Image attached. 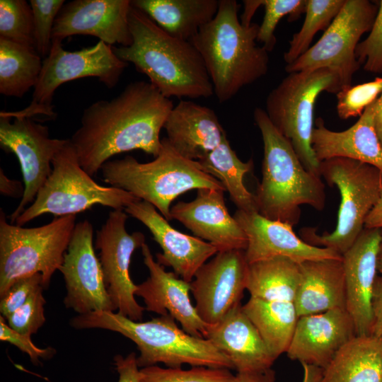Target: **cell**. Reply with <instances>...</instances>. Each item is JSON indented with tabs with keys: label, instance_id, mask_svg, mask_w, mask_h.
<instances>
[{
	"label": "cell",
	"instance_id": "19",
	"mask_svg": "<svg viewBox=\"0 0 382 382\" xmlns=\"http://www.w3.org/2000/svg\"><path fill=\"white\" fill-rule=\"evenodd\" d=\"M125 212L141 222L162 249L157 262L170 267L173 272L190 283L197 270L218 253L211 243L173 228L150 203L138 200L128 205Z\"/></svg>",
	"mask_w": 382,
	"mask_h": 382
},
{
	"label": "cell",
	"instance_id": "31",
	"mask_svg": "<svg viewBox=\"0 0 382 382\" xmlns=\"http://www.w3.org/2000/svg\"><path fill=\"white\" fill-rule=\"evenodd\" d=\"M242 308L273 357L277 359L286 353L299 319L294 303L250 297Z\"/></svg>",
	"mask_w": 382,
	"mask_h": 382
},
{
	"label": "cell",
	"instance_id": "33",
	"mask_svg": "<svg viewBox=\"0 0 382 382\" xmlns=\"http://www.w3.org/2000/svg\"><path fill=\"white\" fill-rule=\"evenodd\" d=\"M42 66L35 49L0 37V93L23 97L35 87Z\"/></svg>",
	"mask_w": 382,
	"mask_h": 382
},
{
	"label": "cell",
	"instance_id": "13",
	"mask_svg": "<svg viewBox=\"0 0 382 382\" xmlns=\"http://www.w3.org/2000/svg\"><path fill=\"white\" fill-rule=\"evenodd\" d=\"M127 214L112 209L96 232L95 247L99 250L105 285L117 313L134 321H141L145 308L135 299L137 285L129 274L131 257L145 243L139 231L129 233L125 227Z\"/></svg>",
	"mask_w": 382,
	"mask_h": 382
},
{
	"label": "cell",
	"instance_id": "38",
	"mask_svg": "<svg viewBox=\"0 0 382 382\" xmlns=\"http://www.w3.org/2000/svg\"><path fill=\"white\" fill-rule=\"evenodd\" d=\"M382 93V77L342 88L337 94V112L342 120L360 116Z\"/></svg>",
	"mask_w": 382,
	"mask_h": 382
},
{
	"label": "cell",
	"instance_id": "50",
	"mask_svg": "<svg viewBox=\"0 0 382 382\" xmlns=\"http://www.w3.org/2000/svg\"><path fill=\"white\" fill-rule=\"evenodd\" d=\"M303 368L302 382H319L323 374V369L307 364H301Z\"/></svg>",
	"mask_w": 382,
	"mask_h": 382
},
{
	"label": "cell",
	"instance_id": "12",
	"mask_svg": "<svg viewBox=\"0 0 382 382\" xmlns=\"http://www.w3.org/2000/svg\"><path fill=\"white\" fill-rule=\"evenodd\" d=\"M378 10L369 0H345V3L322 37L289 64L288 74L328 68L338 73L342 88L352 86L360 64L355 50L361 37L371 30Z\"/></svg>",
	"mask_w": 382,
	"mask_h": 382
},
{
	"label": "cell",
	"instance_id": "4",
	"mask_svg": "<svg viewBox=\"0 0 382 382\" xmlns=\"http://www.w3.org/2000/svg\"><path fill=\"white\" fill-rule=\"evenodd\" d=\"M253 117L263 141L262 177L255 195L258 212L294 226L301 205L323 209L324 183L320 176L304 168L291 141L272 125L265 110L256 108Z\"/></svg>",
	"mask_w": 382,
	"mask_h": 382
},
{
	"label": "cell",
	"instance_id": "41",
	"mask_svg": "<svg viewBox=\"0 0 382 382\" xmlns=\"http://www.w3.org/2000/svg\"><path fill=\"white\" fill-rule=\"evenodd\" d=\"M378 10L368 37L359 42L355 56L366 71L382 74V0L378 1Z\"/></svg>",
	"mask_w": 382,
	"mask_h": 382
},
{
	"label": "cell",
	"instance_id": "36",
	"mask_svg": "<svg viewBox=\"0 0 382 382\" xmlns=\"http://www.w3.org/2000/svg\"><path fill=\"white\" fill-rule=\"evenodd\" d=\"M230 369L207 366L162 368L156 365L139 369V382H235Z\"/></svg>",
	"mask_w": 382,
	"mask_h": 382
},
{
	"label": "cell",
	"instance_id": "37",
	"mask_svg": "<svg viewBox=\"0 0 382 382\" xmlns=\"http://www.w3.org/2000/svg\"><path fill=\"white\" fill-rule=\"evenodd\" d=\"M307 0H261L265 15L259 25L257 41L268 52L274 48L277 38L275 29L281 18L289 16V21L297 20L305 13Z\"/></svg>",
	"mask_w": 382,
	"mask_h": 382
},
{
	"label": "cell",
	"instance_id": "26",
	"mask_svg": "<svg viewBox=\"0 0 382 382\" xmlns=\"http://www.w3.org/2000/svg\"><path fill=\"white\" fill-rule=\"evenodd\" d=\"M375 101L344 131L330 130L322 118L316 120L311 144L320 162L335 157L351 158L376 167L382 175V145L374 122Z\"/></svg>",
	"mask_w": 382,
	"mask_h": 382
},
{
	"label": "cell",
	"instance_id": "44",
	"mask_svg": "<svg viewBox=\"0 0 382 382\" xmlns=\"http://www.w3.org/2000/svg\"><path fill=\"white\" fill-rule=\"evenodd\" d=\"M114 364L119 375L118 382H139V367L135 352L126 357L117 354L114 357Z\"/></svg>",
	"mask_w": 382,
	"mask_h": 382
},
{
	"label": "cell",
	"instance_id": "3",
	"mask_svg": "<svg viewBox=\"0 0 382 382\" xmlns=\"http://www.w3.org/2000/svg\"><path fill=\"white\" fill-rule=\"evenodd\" d=\"M235 0H219L214 18L190 41L199 51L221 103L233 98L268 71V52L257 44L259 25L238 18Z\"/></svg>",
	"mask_w": 382,
	"mask_h": 382
},
{
	"label": "cell",
	"instance_id": "21",
	"mask_svg": "<svg viewBox=\"0 0 382 382\" xmlns=\"http://www.w3.org/2000/svg\"><path fill=\"white\" fill-rule=\"evenodd\" d=\"M381 239L378 228H364L352 247L342 256L346 289V310L356 335H371V299L376 278Z\"/></svg>",
	"mask_w": 382,
	"mask_h": 382
},
{
	"label": "cell",
	"instance_id": "51",
	"mask_svg": "<svg viewBox=\"0 0 382 382\" xmlns=\"http://www.w3.org/2000/svg\"><path fill=\"white\" fill-rule=\"evenodd\" d=\"M374 122L377 136L382 145V93L375 101Z\"/></svg>",
	"mask_w": 382,
	"mask_h": 382
},
{
	"label": "cell",
	"instance_id": "14",
	"mask_svg": "<svg viewBox=\"0 0 382 382\" xmlns=\"http://www.w3.org/2000/svg\"><path fill=\"white\" fill-rule=\"evenodd\" d=\"M69 139H53L49 127L31 118H11L0 115L1 147L14 154L19 162L24 193L10 216L14 224L29 204L35 200L52 170V161Z\"/></svg>",
	"mask_w": 382,
	"mask_h": 382
},
{
	"label": "cell",
	"instance_id": "29",
	"mask_svg": "<svg viewBox=\"0 0 382 382\" xmlns=\"http://www.w3.org/2000/svg\"><path fill=\"white\" fill-rule=\"evenodd\" d=\"M319 382H382V338L354 337L323 369Z\"/></svg>",
	"mask_w": 382,
	"mask_h": 382
},
{
	"label": "cell",
	"instance_id": "2",
	"mask_svg": "<svg viewBox=\"0 0 382 382\" xmlns=\"http://www.w3.org/2000/svg\"><path fill=\"white\" fill-rule=\"evenodd\" d=\"M128 21L132 43L112 46L121 60L133 64L168 98L197 99L214 95L202 57L190 41L169 35L133 6Z\"/></svg>",
	"mask_w": 382,
	"mask_h": 382
},
{
	"label": "cell",
	"instance_id": "8",
	"mask_svg": "<svg viewBox=\"0 0 382 382\" xmlns=\"http://www.w3.org/2000/svg\"><path fill=\"white\" fill-rule=\"evenodd\" d=\"M76 215L55 217L50 223L24 228L8 223L0 211V297L18 279L40 273L49 287L59 270L76 225Z\"/></svg>",
	"mask_w": 382,
	"mask_h": 382
},
{
	"label": "cell",
	"instance_id": "18",
	"mask_svg": "<svg viewBox=\"0 0 382 382\" xmlns=\"http://www.w3.org/2000/svg\"><path fill=\"white\" fill-rule=\"evenodd\" d=\"M233 217L247 236L245 256L248 264L275 257H287L299 264L342 257L334 250L306 243L294 233L291 225L269 219L257 212L237 209Z\"/></svg>",
	"mask_w": 382,
	"mask_h": 382
},
{
	"label": "cell",
	"instance_id": "11",
	"mask_svg": "<svg viewBox=\"0 0 382 382\" xmlns=\"http://www.w3.org/2000/svg\"><path fill=\"white\" fill-rule=\"evenodd\" d=\"M62 42L57 40L52 41L50 53L42 60L29 105L21 110L1 111L0 115L10 118L42 116L54 119L57 114L52 99L62 84L78 79L96 77L107 88H112L128 65L115 54L112 46L103 41L71 52L65 50Z\"/></svg>",
	"mask_w": 382,
	"mask_h": 382
},
{
	"label": "cell",
	"instance_id": "34",
	"mask_svg": "<svg viewBox=\"0 0 382 382\" xmlns=\"http://www.w3.org/2000/svg\"><path fill=\"white\" fill-rule=\"evenodd\" d=\"M345 0H307L303 23L289 41V47L284 54V60L289 64L309 48L315 35L325 31L337 16Z\"/></svg>",
	"mask_w": 382,
	"mask_h": 382
},
{
	"label": "cell",
	"instance_id": "46",
	"mask_svg": "<svg viewBox=\"0 0 382 382\" xmlns=\"http://www.w3.org/2000/svg\"><path fill=\"white\" fill-rule=\"evenodd\" d=\"M25 187L22 183L17 180L8 178L3 169L0 168V192L1 195L18 198L21 197L24 193Z\"/></svg>",
	"mask_w": 382,
	"mask_h": 382
},
{
	"label": "cell",
	"instance_id": "15",
	"mask_svg": "<svg viewBox=\"0 0 382 382\" xmlns=\"http://www.w3.org/2000/svg\"><path fill=\"white\" fill-rule=\"evenodd\" d=\"M66 290L64 303L79 315L115 312L108 296L101 265L93 247V227L88 220L76 224L59 269Z\"/></svg>",
	"mask_w": 382,
	"mask_h": 382
},
{
	"label": "cell",
	"instance_id": "45",
	"mask_svg": "<svg viewBox=\"0 0 382 382\" xmlns=\"http://www.w3.org/2000/svg\"><path fill=\"white\" fill-rule=\"evenodd\" d=\"M373 325L371 335L382 338V274L376 276L371 299Z\"/></svg>",
	"mask_w": 382,
	"mask_h": 382
},
{
	"label": "cell",
	"instance_id": "22",
	"mask_svg": "<svg viewBox=\"0 0 382 382\" xmlns=\"http://www.w3.org/2000/svg\"><path fill=\"white\" fill-rule=\"evenodd\" d=\"M141 248L149 276L137 285L135 295L142 298L145 310L160 316L170 314L186 332L204 338L207 325L199 318L191 302L190 283L179 278L174 272H166L164 267L154 260L146 243Z\"/></svg>",
	"mask_w": 382,
	"mask_h": 382
},
{
	"label": "cell",
	"instance_id": "9",
	"mask_svg": "<svg viewBox=\"0 0 382 382\" xmlns=\"http://www.w3.org/2000/svg\"><path fill=\"white\" fill-rule=\"evenodd\" d=\"M342 88L338 73L322 68L289 73L266 99L272 125L291 141L304 168L319 176L320 162L311 144L314 105L323 91L337 94Z\"/></svg>",
	"mask_w": 382,
	"mask_h": 382
},
{
	"label": "cell",
	"instance_id": "47",
	"mask_svg": "<svg viewBox=\"0 0 382 382\" xmlns=\"http://www.w3.org/2000/svg\"><path fill=\"white\" fill-rule=\"evenodd\" d=\"M275 372L272 369L260 371L240 372L235 382H275Z\"/></svg>",
	"mask_w": 382,
	"mask_h": 382
},
{
	"label": "cell",
	"instance_id": "39",
	"mask_svg": "<svg viewBox=\"0 0 382 382\" xmlns=\"http://www.w3.org/2000/svg\"><path fill=\"white\" fill-rule=\"evenodd\" d=\"M64 0H30L33 14L35 49L45 58L52 47V30Z\"/></svg>",
	"mask_w": 382,
	"mask_h": 382
},
{
	"label": "cell",
	"instance_id": "27",
	"mask_svg": "<svg viewBox=\"0 0 382 382\" xmlns=\"http://www.w3.org/2000/svg\"><path fill=\"white\" fill-rule=\"evenodd\" d=\"M342 258L308 260L299 264L301 280L294 302L299 318L335 308L346 309Z\"/></svg>",
	"mask_w": 382,
	"mask_h": 382
},
{
	"label": "cell",
	"instance_id": "30",
	"mask_svg": "<svg viewBox=\"0 0 382 382\" xmlns=\"http://www.w3.org/2000/svg\"><path fill=\"white\" fill-rule=\"evenodd\" d=\"M301 280L299 263L275 257L248 264L246 289L253 298L294 303Z\"/></svg>",
	"mask_w": 382,
	"mask_h": 382
},
{
	"label": "cell",
	"instance_id": "10",
	"mask_svg": "<svg viewBox=\"0 0 382 382\" xmlns=\"http://www.w3.org/2000/svg\"><path fill=\"white\" fill-rule=\"evenodd\" d=\"M52 170L33 202L17 218L23 226L43 214L55 217L76 215L99 204L125 209L140 200L132 193L97 183L81 166L69 139L52 161Z\"/></svg>",
	"mask_w": 382,
	"mask_h": 382
},
{
	"label": "cell",
	"instance_id": "24",
	"mask_svg": "<svg viewBox=\"0 0 382 382\" xmlns=\"http://www.w3.org/2000/svg\"><path fill=\"white\" fill-rule=\"evenodd\" d=\"M204 338L227 357L237 373L271 369L276 360L241 304L216 324L207 325Z\"/></svg>",
	"mask_w": 382,
	"mask_h": 382
},
{
	"label": "cell",
	"instance_id": "28",
	"mask_svg": "<svg viewBox=\"0 0 382 382\" xmlns=\"http://www.w3.org/2000/svg\"><path fill=\"white\" fill-rule=\"evenodd\" d=\"M131 3L169 35L191 41L214 18L219 0H134Z\"/></svg>",
	"mask_w": 382,
	"mask_h": 382
},
{
	"label": "cell",
	"instance_id": "5",
	"mask_svg": "<svg viewBox=\"0 0 382 382\" xmlns=\"http://www.w3.org/2000/svg\"><path fill=\"white\" fill-rule=\"evenodd\" d=\"M70 324L76 329L108 330L129 339L139 351L137 357L139 368L163 363L168 368L188 364L233 369L231 361L209 340L188 334L170 314L142 322L117 312L96 311L78 315Z\"/></svg>",
	"mask_w": 382,
	"mask_h": 382
},
{
	"label": "cell",
	"instance_id": "25",
	"mask_svg": "<svg viewBox=\"0 0 382 382\" xmlns=\"http://www.w3.org/2000/svg\"><path fill=\"white\" fill-rule=\"evenodd\" d=\"M163 128L173 148L185 158L199 161L226 137L214 110L190 100H180Z\"/></svg>",
	"mask_w": 382,
	"mask_h": 382
},
{
	"label": "cell",
	"instance_id": "17",
	"mask_svg": "<svg viewBox=\"0 0 382 382\" xmlns=\"http://www.w3.org/2000/svg\"><path fill=\"white\" fill-rule=\"evenodd\" d=\"M129 0H74L64 3L52 30V40L88 35L112 46H128L132 38L128 16Z\"/></svg>",
	"mask_w": 382,
	"mask_h": 382
},
{
	"label": "cell",
	"instance_id": "6",
	"mask_svg": "<svg viewBox=\"0 0 382 382\" xmlns=\"http://www.w3.org/2000/svg\"><path fill=\"white\" fill-rule=\"evenodd\" d=\"M103 180L152 204L168 221L170 204L180 195L192 190H225L214 177L204 172L197 161L178 154L166 137L161 139L159 154L149 162L140 163L131 156L109 160L101 169Z\"/></svg>",
	"mask_w": 382,
	"mask_h": 382
},
{
	"label": "cell",
	"instance_id": "42",
	"mask_svg": "<svg viewBox=\"0 0 382 382\" xmlns=\"http://www.w3.org/2000/svg\"><path fill=\"white\" fill-rule=\"evenodd\" d=\"M41 286L43 287V279L40 273L28 275L16 280L4 296L0 297L1 316L6 320Z\"/></svg>",
	"mask_w": 382,
	"mask_h": 382
},
{
	"label": "cell",
	"instance_id": "43",
	"mask_svg": "<svg viewBox=\"0 0 382 382\" xmlns=\"http://www.w3.org/2000/svg\"><path fill=\"white\" fill-rule=\"evenodd\" d=\"M0 340L7 342L17 347L23 352L27 354L32 363L37 365L40 359L51 358L55 350L52 348L42 349L37 347L32 341L31 336L20 333L5 323V318L0 316Z\"/></svg>",
	"mask_w": 382,
	"mask_h": 382
},
{
	"label": "cell",
	"instance_id": "49",
	"mask_svg": "<svg viewBox=\"0 0 382 382\" xmlns=\"http://www.w3.org/2000/svg\"><path fill=\"white\" fill-rule=\"evenodd\" d=\"M244 11L241 17V22L243 25L248 26L252 24L251 19L256 10L262 6L261 0H245Z\"/></svg>",
	"mask_w": 382,
	"mask_h": 382
},
{
	"label": "cell",
	"instance_id": "52",
	"mask_svg": "<svg viewBox=\"0 0 382 382\" xmlns=\"http://www.w3.org/2000/svg\"><path fill=\"white\" fill-rule=\"evenodd\" d=\"M381 231V239L378 245V255H377V270L382 274V228Z\"/></svg>",
	"mask_w": 382,
	"mask_h": 382
},
{
	"label": "cell",
	"instance_id": "40",
	"mask_svg": "<svg viewBox=\"0 0 382 382\" xmlns=\"http://www.w3.org/2000/svg\"><path fill=\"white\" fill-rule=\"evenodd\" d=\"M43 290L42 286L39 288L23 305L9 316L6 320L10 328L20 333L32 336L44 325L46 301Z\"/></svg>",
	"mask_w": 382,
	"mask_h": 382
},
{
	"label": "cell",
	"instance_id": "35",
	"mask_svg": "<svg viewBox=\"0 0 382 382\" xmlns=\"http://www.w3.org/2000/svg\"><path fill=\"white\" fill-rule=\"evenodd\" d=\"M0 37L35 49L30 3L25 0L0 1Z\"/></svg>",
	"mask_w": 382,
	"mask_h": 382
},
{
	"label": "cell",
	"instance_id": "7",
	"mask_svg": "<svg viewBox=\"0 0 382 382\" xmlns=\"http://www.w3.org/2000/svg\"><path fill=\"white\" fill-rule=\"evenodd\" d=\"M320 174L340 193L335 228L319 235L312 228L301 231V238L317 247L334 250L341 255L356 241L365 221L382 192V175L376 167L343 157L320 161Z\"/></svg>",
	"mask_w": 382,
	"mask_h": 382
},
{
	"label": "cell",
	"instance_id": "20",
	"mask_svg": "<svg viewBox=\"0 0 382 382\" xmlns=\"http://www.w3.org/2000/svg\"><path fill=\"white\" fill-rule=\"evenodd\" d=\"M197 190L193 200L179 202L170 208L171 219L180 221L196 237L213 245L218 252L245 250L247 236L227 209L225 191L210 188Z\"/></svg>",
	"mask_w": 382,
	"mask_h": 382
},
{
	"label": "cell",
	"instance_id": "23",
	"mask_svg": "<svg viewBox=\"0 0 382 382\" xmlns=\"http://www.w3.org/2000/svg\"><path fill=\"white\" fill-rule=\"evenodd\" d=\"M355 336L353 321L345 308L303 316L297 320L286 353L291 360L324 369Z\"/></svg>",
	"mask_w": 382,
	"mask_h": 382
},
{
	"label": "cell",
	"instance_id": "1",
	"mask_svg": "<svg viewBox=\"0 0 382 382\" xmlns=\"http://www.w3.org/2000/svg\"><path fill=\"white\" fill-rule=\"evenodd\" d=\"M149 81L127 84L115 98L98 100L84 109L73 146L82 168L94 176L113 156L134 150L156 157L160 132L173 108Z\"/></svg>",
	"mask_w": 382,
	"mask_h": 382
},
{
	"label": "cell",
	"instance_id": "32",
	"mask_svg": "<svg viewBox=\"0 0 382 382\" xmlns=\"http://www.w3.org/2000/svg\"><path fill=\"white\" fill-rule=\"evenodd\" d=\"M201 168L217 179L228 192L238 209L258 212L255 195L243 183L244 176L253 168L252 158L242 161L225 137L219 145L204 158L197 161Z\"/></svg>",
	"mask_w": 382,
	"mask_h": 382
},
{
	"label": "cell",
	"instance_id": "16",
	"mask_svg": "<svg viewBox=\"0 0 382 382\" xmlns=\"http://www.w3.org/2000/svg\"><path fill=\"white\" fill-rule=\"evenodd\" d=\"M248 263L245 250L218 252L196 272L191 293L199 318L214 325L241 304L246 289Z\"/></svg>",
	"mask_w": 382,
	"mask_h": 382
},
{
	"label": "cell",
	"instance_id": "48",
	"mask_svg": "<svg viewBox=\"0 0 382 382\" xmlns=\"http://www.w3.org/2000/svg\"><path fill=\"white\" fill-rule=\"evenodd\" d=\"M364 228H382V192L378 201L366 219Z\"/></svg>",
	"mask_w": 382,
	"mask_h": 382
}]
</instances>
